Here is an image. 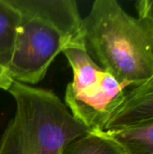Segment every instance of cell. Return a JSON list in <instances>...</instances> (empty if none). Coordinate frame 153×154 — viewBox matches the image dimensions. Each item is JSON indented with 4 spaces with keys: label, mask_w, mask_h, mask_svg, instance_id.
Returning a JSON list of instances; mask_svg holds the SVG:
<instances>
[{
    "label": "cell",
    "mask_w": 153,
    "mask_h": 154,
    "mask_svg": "<svg viewBox=\"0 0 153 154\" xmlns=\"http://www.w3.org/2000/svg\"><path fill=\"white\" fill-rule=\"evenodd\" d=\"M22 21L7 73L13 81L35 85L55 58L69 47L86 44L74 0H9Z\"/></svg>",
    "instance_id": "6da1fadb"
},
{
    "label": "cell",
    "mask_w": 153,
    "mask_h": 154,
    "mask_svg": "<svg viewBox=\"0 0 153 154\" xmlns=\"http://www.w3.org/2000/svg\"><path fill=\"white\" fill-rule=\"evenodd\" d=\"M83 32L96 63L119 82L133 87L153 76V31L117 1H95Z\"/></svg>",
    "instance_id": "7a4b0ae2"
},
{
    "label": "cell",
    "mask_w": 153,
    "mask_h": 154,
    "mask_svg": "<svg viewBox=\"0 0 153 154\" xmlns=\"http://www.w3.org/2000/svg\"><path fill=\"white\" fill-rule=\"evenodd\" d=\"M8 91L16 110L0 139V154H63L90 131L51 90L13 81Z\"/></svg>",
    "instance_id": "3957f363"
},
{
    "label": "cell",
    "mask_w": 153,
    "mask_h": 154,
    "mask_svg": "<svg viewBox=\"0 0 153 154\" xmlns=\"http://www.w3.org/2000/svg\"><path fill=\"white\" fill-rule=\"evenodd\" d=\"M62 53L73 73L72 81L66 88L64 104L74 118L90 131H103L130 86L104 70L86 44L69 47Z\"/></svg>",
    "instance_id": "277c9868"
},
{
    "label": "cell",
    "mask_w": 153,
    "mask_h": 154,
    "mask_svg": "<svg viewBox=\"0 0 153 154\" xmlns=\"http://www.w3.org/2000/svg\"><path fill=\"white\" fill-rule=\"evenodd\" d=\"M153 120V76L125 89L122 101L103 131L119 129Z\"/></svg>",
    "instance_id": "5b68a950"
},
{
    "label": "cell",
    "mask_w": 153,
    "mask_h": 154,
    "mask_svg": "<svg viewBox=\"0 0 153 154\" xmlns=\"http://www.w3.org/2000/svg\"><path fill=\"white\" fill-rule=\"evenodd\" d=\"M103 132L121 147L124 154H153V120Z\"/></svg>",
    "instance_id": "8992f818"
},
{
    "label": "cell",
    "mask_w": 153,
    "mask_h": 154,
    "mask_svg": "<svg viewBox=\"0 0 153 154\" xmlns=\"http://www.w3.org/2000/svg\"><path fill=\"white\" fill-rule=\"evenodd\" d=\"M21 14L9 0H0V65L6 69L10 63L19 28Z\"/></svg>",
    "instance_id": "52a82bcc"
},
{
    "label": "cell",
    "mask_w": 153,
    "mask_h": 154,
    "mask_svg": "<svg viewBox=\"0 0 153 154\" xmlns=\"http://www.w3.org/2000/svg\"><path fill=\"white\" fill-rule=\"evenodd\" d=\"M63 154H124L121 147L103 131H89L71 142Z\"/></svg>",
    "instance_id": "ba28073f"
},
{
    "label": "cell",
    "mask_w": 153,
    "mask_h": 154,
    "mask_svg": "<svg viewBox=\"0 0 153 154\" xmlns=\"http://www.w3.org/2000/svg\"><path fill=\"white\" fill-rule=\"evenodd\" d=\"M137 17L142 20L153 31V0H139L135 2Z\"/></svg>",
    "instance_id": "9c48e42d"
},
{
    "label": "cell",
    "mask_w": 153,
    "mask_h": 154,
    "mask_svg": "<svg viewBox=\"0 0 153 154\" xmlns=\"http://www.w3.org/2000/svg\"><path fill=\"white\" fill-rule=\"evenodd\" d=\"M13 83L12 79L7 73V70L0 65V89L8 90Z\"/></svg>",
    "instance_id": "30bf717a"
}]
</instances>
